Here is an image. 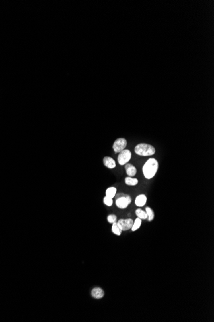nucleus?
I'll return each instance as SVG.
<instances>
[{
    "label": "nucleus",
    "mask_w": 214,
    "mask_h": 322,
    "mask_svg": "<svg viewBox=\"0 0 214 322\" xmlns=\"http://www.w3.org/2000/svg\"><path fill=\"white\" fill-rule=\"evenodd\" d=\"M103 203L107 206H111L113 204V199L105 196L103 198Z\"/></svg>",
    "instance_id": "f3484780"
},
{
    "label": "nucleus",
    "mask_w": 214,
    "mask_h": 322,
    "mask_svg": "<svg viewBox=\"0 0 214 322\" xmlns=\"http://www.w3.org/2000/svg\"><path fill=\"white\" fill-rule=\"evenodd\" d=\"M116 204L119 208L125 209L128 206L129 204L131 203V197L128 195L120 193L116 194Z\"/></svg>",
    "instance_id": "7ed1b4c3"
},
{
    "label": "nucleus",
    "mask_w": 214,
    "mask_h": 322,
    "mask_svg": "<svg viewBox=\"0 0 214 322\" xmlns=\"http://www.w3.org/2000/svg\"><path fill=\"white\" fill-rule=\"evenodd\" d=\"M125 169L126 174L129 177H133L137 174V168L135 166L130 164V163H126L125 164Z\"/></svg>",
    "instance_id": "1a4fd4ad"
},
{
    "label": "nucleus",
    "mask_w": 214,
    "mask_h": 322,
    "mask_svg": "<svg viewBox=\"0 0 214 322\" xmlns=\"http://www.w3.org/2000/svg\"><path fill=\"white\" fill-rule=\"evenodd\" d=\"M141 223H142V219H141L139 218H137L135 221L133 222V226L131 227V230L133 232L136 231L137 230H138L140 227L141 226Z\"/></svg>",
    "instance_id": "2eb2a0df"
},
{
    "label": "nucleus",
    "mask_w": 214,
    "mask_h": 322,
    "mask_svg": "<svg viewBox=\"0 0 214 322\" xmlns=\"http://www.w3.org/2000/svg\"><path fill=\"white\" fill-rule=\"evenodd\" d=\"M127 146V141L125 138H120L114 142L112 148L115 153H119L125 149Z\"/></svg>",
    "instance_id": "39448f33"
},
{
    "label": "nucleus",
    "mask_w": 214,
    "mask_h": 322,
    "mask_svg": "<svg viewBox=\"0 0 214 322\" xmlns=\"http://www.w3.org/2000/svg\"><path fill=\"white\" fill-rule=\"evenodd\" d=\"M159 168V163L155 158H149L142 167L144 177L146 179H151L154 177Z\"/></svg>",
    "instance_id": "f257e3e1"
},
{
    "label": "nucleus",
    "mask_w": 214,
    "mask_h": 322,
    "mask_svg": "<svg viewBox=\"0 0 214 322\" xmlns=\"http://www.w3.org/2000/svg\"><path fill=\"white\" fill-rule=\"evenodd\" d=\"M131 158V152L128 149H124L119 152L118 157V161L119 165H124L128 163Z\"/></svg>",
    "instance_id": "20e7f679"
},
{
    "label": "nucleus",
    "mask_w": 214,
    "mask_h": 322,
    "mask_svg": "<svg viewBox=\"0 0 214 322\" xmlns=\"http://www.w3.org/2000/svg\"><path fill=\"white\" fill-rule=\"evenodd\" d=\"M91 296L96 300H99L104 297V292L103 289L101 287H94L91 291Z\"/></svg>",
    "instance_id": "0eeeda50"
},
{
    "label": "nucleus",
    "mask_w": 214,
    "mask_h": 322,
    "mask_svg": "<svg viewBox=\"0 0 214 322\" xmlns=\"http://www.w3.org/2000/svg\"><path fill=\"white\" fill-rule=\"evenodd\" d=\"M135 152L137 154L142 156H149L155 153V149L153 146L147 144H138L135 148Z\"/></svg>",
    "instance_id": "f03ea898"
},
{
    "label": "nucleus",
    "mask_w": 214,
    "mask_h": 322,
    "mask_svg": "<svg viewBox=\"0 0 214 322\" xmlns=\"http://www.w3.org/2000/svg\"><path fill=\"white\" fill-rule=\"evenodd\" d=\"M107 221L109 223L113 224L117 222V216L114 214H110L107 216Z\"/></svg>",
    "instance_id": "a211bd4d"
},
{
    "label": "nucleus",
    "mask_w": 214,
    "mask_h": 322,
    "mask_svg": "<svg viewBox=\"0 0 214 322\" xmlns=\"http://www.w3.org/2000/svg\"><path fill=\"white\" fill-rule=\"evenodd\" d=\"M138 180L136 178H133L131 177H126L125 178V183L126 185L129 186H135L138 184Z\"/></svg>",
    "instance_id": "ddd939ff"
},
{
    "label": "nucleus",
    "mask_w": 214,
    "mask_h": 322,
    "mask_svg": "<svg viewBox=\"0 0 214 322\" xmlns=\"http://www.w3.org/2000/svg\"><path fill=\"white\" fill-rule=\"evenodd\" d=\"M117 224L121 231H127L131 228L133 224V221L130 218L126 219H121L118 222H117Z\"/></svg>",
    "instance_id": "423d86ee"
},
{
    "label": "nucleus",
    "mask_w": 214,
    "mask_h": 322,
    "mask_svg": "<svg viewBox=\"0 0 214 322\" xmlns=\"http://www.w3.org/2000/svg\"><path fill=\"white\" fill-rule=\"evenodd\" d=\"M135 214L137 215V218H140L141 219H147V215L146 212L142 210L141 208H138L136 210Z\"/></svg>",
    "instance_id": "f8f14e48"
},
{
    "label": "nucleus",
    "mask_w": 214,
    "mask_h": 322,
    "mask_svg": "<svg viewBox=\"0 0 214 322\" xmlns=\"http://www.w3.org/2000/svg\"><path fill=\"white\" fill-rule=\"evenodd\" d=\"M146 201H147V197L145 196L144 194H141V195L137 196L135 201V204L137 206L142 207L144 206L145 204H146Z\"/></svg>",
    "instance_id": "9d476101"
},
{
    "label": "nucleus",
    "mask_w": 214,
    "mask_h": 322,
    "mask_svg": "<svg viewBox=\"0 0 214 322\" xmlns=\"http://www.w3.org/2000/svg\"><path fill=\"white\" fill-rule=\"evenodd\" d=\"M112 232L114 234L116 235V236H119L121 235L122 231L121 230L120 228H119L118 224H117V222L112 224Z\"/></svg>",
    "instance_id": "dca6fc26"
},
{
    "label": "nucleus",
    "mask_w": 214,
    "mask_h": 322,
    "mask_svg": "<svg viewBox=\"0 0 214 322\" xmlns=\"http://www.w3.org/2000/svg\"><path fill=\"white\" fill-rule=\"evenodd\" d=\"M146 212L147 215V220L148 221H152L155 218V214L153 210L149 206L146 208Z\"/></svg>",
    "instance_id": "4468645a"
},
{
    "label": "nucleus",
    "mask_w": 214,
    "mask_h": 322,
    "mask_svg": "<svg viewBox=\"0 0 214 322\" xmlns=\"http://www.w3.org/2000/svg\"><path fill=\"white\" fill-rule=\"evenodd\" d=\"M103 163L106 167L110 169H112L116 167L115 160L110 156H105L103 158Z\"/></svg>",
    "instance_id": "6e6552de"
},
{
    "label": "nucleus",
    "mask_w": 214,
    "mask_h": 322,
    "mask_svg": "<svg viewBox=\"0 0 214 322\" xmlns=\"http://www.w3.org/2000/svg\"><path fill=\"white\" fill-rule=\"evenodd\" d=\"M105 194L106 196L113 199L114 198H115L116 195L117 194V188L114 187V186L109 187L106 190Z\"/></svg>",
    "instance_id": "9b49d317"
}]
</instances>
